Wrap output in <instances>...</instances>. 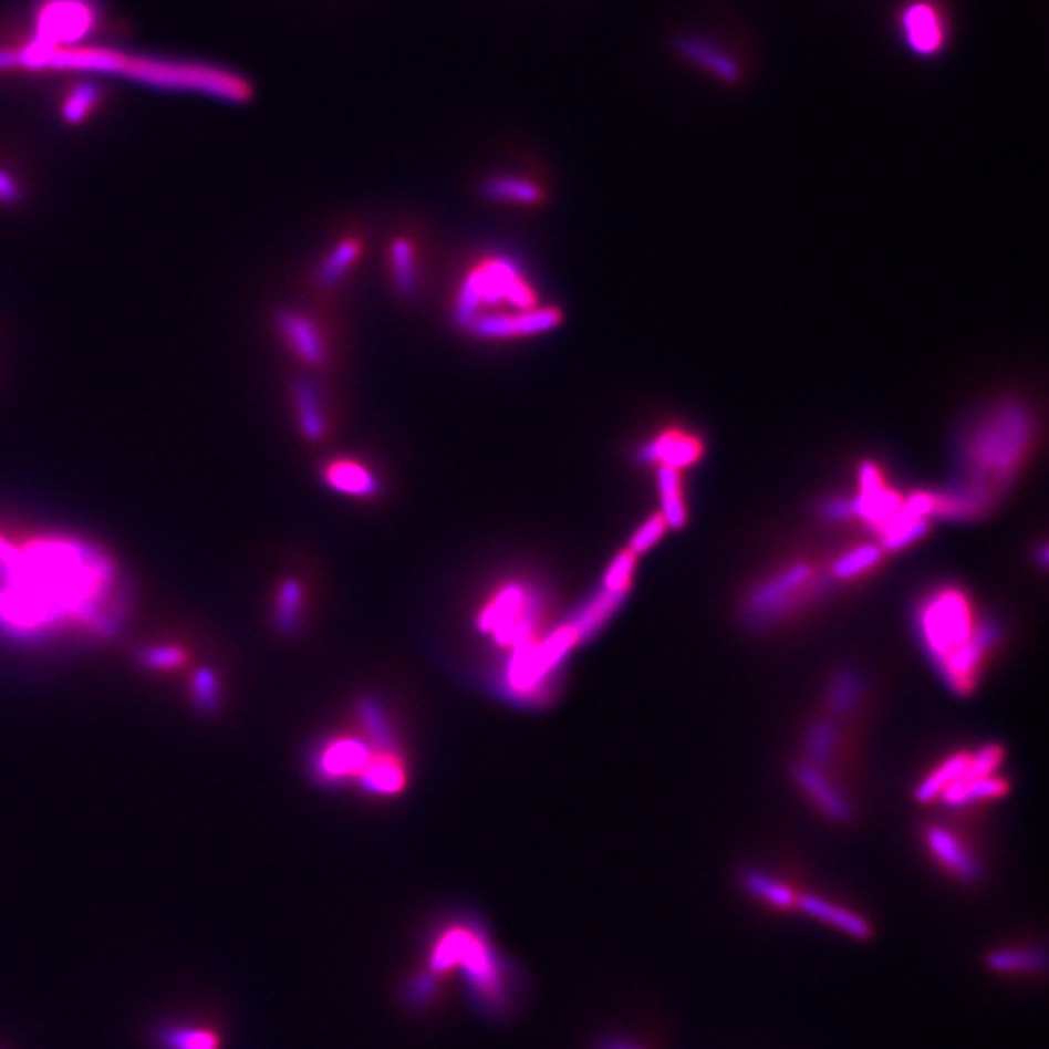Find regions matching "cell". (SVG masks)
<instances>
[{"instance_id":"obj_35","label":"cell","mask_w":1049,"mask_h":1049,"mask_svg":"<svg viewBox=\"0 0 1049 1049\" xmlns=\"http://www.w3.org/2000/svg\"><path fill=\"white\" fill-rule=\"evenodd\" d=\"M1001 748L995 747V745H986V747L979 748L976 752H972L964 778L974 779L995 776V770L1001 766Z\"/></svg>"},{"instance_id":"obj_3","label":"cell","mask_w":1049,"mask_h":1049,"mask_svg":"<svg viewBox=\"0 0 1049 1049\" xmlns=\"http://www.w3.org/2000/svg\"><path fill=\"white\" fill-rule=\"evenodd\" d=\"M542 305L539 292L519 261L508 255L478 259L463 277L454 300V321L467 331L478 318L534 310Z\"/></svg>"},{"instance_id":"obj_27","label":"cell","mask_w":1049,"mask_h":1049,"mask_svg":"<svg viewBox=\"0 0 1049 1049\" xmlns=\"http://www.w3.org/2000/svg\"><path fill=\"white\" fill-rule=\"evenodd\" d=\"M657 490H659L661 517L671 529H683L688 521V511L683 498L681 470L661 465L657 469Z\"/></svg>"},{"instance_id":"obj_23","label":"cell","mask_w":1049,"mask_h":1049,"mask_svg":"<svg viewBox=\"0 0 1049 1049\" xmlns=\"http://www.w3.org/2000/svg\"><path fill=\"white\" fill-rule=\"evenodd\" d=\"M370 756L372 750L364 740L336 739L325 748L319 766L331 778H346L350 773L360 776Z\"/></svg>"},{"instance_id":"obj_21","label":"cell","mask_w":1049,"mask_h":1049,"mask_svg":"<svg viewBox=\"0 0 1049 1049\" xmlns=\"http://www.w3.org/2000/svg\"><path fill=\"white\" fill-rule=\"evenodd\" d=\"M391 284L403 300H413L420 288V264L418 251L411 238L397 236L390 243Z\"/></svg>"},{"instance_id":"obj_4","label":"cell","mask_w":1049,"mask_h":1049,"mask_svg":"<svg viewBox=\"0 0 1049 1049\" xmlns=\"http://www.w3.org/2000/svg\"><path fill=\"white\" fill-rule=\"evenodd\" d=\"M974 624L970 603L956 589H941L927 596L915 612L917 636L937 668L970 640Z\"/></svg>"},{"instance_id":"obj_33","label":"cell","mask_w":1049,"mask_h":1049,"mask_svg":"<svg viewBox=\"0 0 1049 1049\" xmlns=\"http://www.w3.org/2000/svg\"><path fill=\"white\" fill-rule=\"evenodd\" d=\"M634 568H636V557L630 550H622L621 554L612 560V564L604 573V589L614 591V593H629Z\"/></svg>"},{"instance_id":"obj_13","label":"cell","mask_w":1049,"mask_h":1049,"mask_svg":"<svg viewBox=\"0 0 1049 1049\" xmlns=\"http://www.w3.org/2000/svg\"><path fill=\"white\" fill-rule=\"evenodd\" d=\"M321 478L331 490L352 498H374L380 492V480L366 463L352 457H334L323 465Z\"/></svg>"},{"instance_id":"obj_17","label":"cell","mask_w":1049,"mask_h":1049,"mask_svg":"<svg viewBox=\"0 0 1049 1049\" xmlns=\"http://www.w3.org/2000/svg\"><path fill=\"white\" fill-rule=\"evenodd\" d=\"M480 193L485 199L511 207H541L547 200L542 185L523 175H492L480 185Z\"/></svg>"},{"instance_id":"obj_22","label":"cell","mask_w":1049,"mask_h":1049,"mask_svg":"<svg viewBox=\"0 0 1049 1049\" xmlns=\"http://www.w3.org/2000/svg\"><path fill=\"white\" fill-rule=\"evenodd\" d=\"M902 503L904 501L900 500L899 494L886 490L881 485L871 490H861L858 498L851 500V516L865 521L874 531L883 533L884 527L899 513Z\"/></svg>"},{"instance_id":"obj_7","label":"cell","mask_w":1049,"mask_h":1049,"mask_svg":"<svg viewBox=\"0 0 1049 1049\" xmlns=\"http://www.w3.org/2000/svg\"><path fill=\"white\" fill-rule=\"evenodd\" d=\"M900 38L910 55L937 59L945 53L951 28L945 10L935 0H910L899 17Z\"/></svg>"},{"instance_id":"obj_32","label":"cell","mask_w":1049,"mask_h":1049,"mask_svg":"<svg viewBox=\"0 0 1049 1049\" xmlns=\"http://www.w3.org/2000/svg\"><path fill=\"white\" fill-rule=\"evenodd\" d=\"M835 742H838V731H835L834 725L830 721L812 724L811 729L807 731V740H804L807 764L822 770V766H827L832 755H834Z\"/></svg>"},{"instance_id":"obj_6","label":"cell","mask_w":1049,"mask_h":1049,"mask_svg":"<svg viewBox=\"0 0 1049 1049\" xmlns=\"http://www.w3.org/2000/svg\"><path fill=\"white\" fill-rule=\"evenodd\" d=\"M537 612V604L523 588L506 585L486 603L478 616V626L492 634L498 644L517 650L533 642Z\"/></svg>"},{"instance_id":"obj_5","label":"cell","mask_w":1049,"mask_h":1049,"mask_svg":"<svg viewBox=\"0 0 1049 1049\" xmlns=\"http://www.w3.org/2000/svg\"><path fill=\"white\" fill-rule=\"evenodd\" d=\"M814 583V570L807 562L787 565L786 570L758 583L742 604V619L750 629H766L801 604V596Z\"/></svg>"},{"instance_id":"obj_31","label":"cell","mask_w":1049,"mask_h":1049,"mask_svg":"<svg viewBox=\"0 0 1049 1049\" xmlns=\"http://www.w3.org/2000/svg\"><path fill=\"white\" fill-rule=\"evenodd\" d=\"M884 550L876 544H861L858 549L845 552L835 560L830 568L832 580H855L859 575L873 570L874 565L883 560Z\"/></svg>"},{"instance_id":"obj_37","label":"cell","mask_w":1049,"mask_h":1049,"mask_svg":"<svg viewBox=\"0 0 1049 1049\" xmlns=\"http://www.w3.org/2000/svg\"><path fill=\"white\" fill-rule=\"evenodd\" d=\"M0 200L14 205L20 200V187L9 174L0 172Z\"/></svg>"},{"instance_id":"obj_26","label":"cell","mask_w":1049,"mask_h":1049,"mask_svg":"<svg viewBox=\"0 0 1049 1049\" xmlns=\"http://www.w3.org/2000/svg\"><path fill=\"white\" fill-rule=\"evenodd\" d=\"M989 970L997 974H1036L1048 968L1046 953L1034 946H1010L997 948L986 956Z\"/></svg>"},{"instance_id":"obj_19","label":"cell","mask_w":1049,"mask_h":1049,"mask_svg":"<svg viewBox=\"0 0 1049 1049\" xmlns=\"http://www.w3.org/2000/svg\"><path fill=\"white\" fill-rule=\"evenodd\" d=\"M156 1049H224V1036L215 1026L166 1022L152 1030Z\"/></svg>"},{"instance_id":"obj_2","label":"cell","mask_w":1049,"mask_h":1049,"mask_svg":"<svg viewBox=\"0 0 1049 1049\" xmlns=\"http://www.w3.org/2000/svg\"><path fill=\"white\" fill-rule=\"evenodd\" d=\"M429 974L461 972L472 1001L488 1017H506L516 1001V972L501 956L488 931L475 922L446 923L428 946Z\"/></svg>"},{"instance_id":"obj_14","label":"cell","mask_w":1049,"mask_h":1049,"mask_svg":"<svg viewBox=\"0 0 1049 1049\" xmlns=\"http://www.w3.org/2000/svg\"><path fill=\"white\" fill-rule=\"evenodd\" d=\"M797 910L811 915L819 922L827 923L834 929L842 931L855 941H869L873 937V925L866 922L863 915L855 914L850 907L840 906L835 902H828L817 894H799Z\"/></svg>"},{"instance_id":"obj_25","label":"cell","mask_w":1049,"mask_h":1049,"mask_svg":"<svg viewBox=\"0 0 1049 1049\" xmlns=\"http://www.w3.org/2000/svg\"><path fill=\"white\" fill-rule=\"evenodd\" d=\"M1007 793V781L997 776L987 778H960L941 793V801L948 809H964L978 801H991Z\"/></svg>"},{"instance_id":"obj_9","label":"cell","mask_w":1049,"mask_h":1049,"mask_svg":"<svg viewBox=\"0 0 1049 1049\" xmlns=\"http://www.w3.org/2000/svg\"><path fill=\"white\" fill-rule=\"evenodd\" d=\"M1001 636L1003 624L997 619L976 622L970 640L943 661V665L937 668L938 675L953 690H970L984 657L999 644Z\"/></svg>"},{"instance_id":"obj_8","label":"cell","mask_w":1049,"mask_h":1049,"mask_svg":"<svg viewBox=\"0 0 1049 1049\" xmlns=\"http://www.w3.org/2000/svg\"><path fill=\"white\" fill-rule=\"evenodd\" d=\"M564 323V311L558 305H539L534 310L508 311L478 318L465 331L478 341L509 342L552 333Z\"/></svg>"},{"instance_id":"obj_18","label":"cell","mask_w":1049,"mask_h":1049,"mask_svg":"<svg viewBox=\"0 0 1049 1049\" xmlns=\"http://www.w3.org/2000/svg\"><path fill=\"white\" fill-rule=\"evenodd\" d=\"M676 51L686 61L714 74L716 79L724 80L727 84L740 82L742 69L739 61L709 41L699 40V38H683L676 43Z\"/></svg>"},{"instance_id":"obj_38","label":"cell","mask_w":1049,"mask_h":1049,"mask_svg":"<svg viewBox=\"0 0 1049 1049\" xmlns=\"http://www.w3.org/2000/svg\"><path fill=\"white\" fill-rule=\"evenodd\" d=\"M599 1049H644L632 1043V1041L616 1040V1038H604V1040L599 1041Z\"/></svg>"},{"instance_id":"obj_1","label":"cell","mask_w":1049,"mask_h":1049,"mask_svg":"<svg viewBox=\"0 0 1049 1049\" xmlns=\"http://www.w3.org/2000/svg\"><path fill=\"white\" fill-rule=\"evenodd\" d=\"M0 621L22 632L48 624L104 621L112 570L104 560L64 541L17 549L0 541Z\"/></svg>"},{"instance_id":"obj_36","label":"cell","mask_w":1049,"mask_h":1049,"mask_svg":"<svg viewBox=\"0 0 1049 1049\" xmlns=\"http://www.w3.org/2000/svg\"><path fill=\"white\" fill-rule=\"evenodd\" d=\"M820 516L832 523H840L845 519H851V500L848 498H828L820 503Z\"/></svg>"},{"instance_id":"obj_29","label":"cell","mask_w":1049,"mask_h":1049,"mask_svg":"<svg viewBox=\"0 0 1049 1049\" xmlns=\"http://www.w3.org/2000/svg\"><path fill=\"white\" fill-rule=\"evenodd\" d=\"M865 694V678L855 668H842L835 673L830 684L828 704L835 716H848L858 708Z\"/></svg>"},{"instance_id":"obj_11","label":"cell","mask_w":1049,"mask_h":1049,"mask_svg":"<svg viewBox=\"0 0 1049 1049\" xmlns=\"http://www.w3.org/2000/svg\"><path fill=\"white\" fill-rule=\"evenodd\" d=\"M925 840L931 855L937 859L948 873L966 883H976L982 879L984 869L979 865L978 858L951 830L945 827H929L925 832Z\"/></svg>"},{"instance_id":"obj_15","label":"cell","mask_w":1049,"mask_h":1049,"mask_svg":"<svg viewBox=\"0 0 1049 1049\" xmlns=\"http://www.w3.org/2000/svg\"><path fill=\"white\" fill-rule=\"evenodd\" d=\"M295 422L308 442H325L329 436V416L321 390L313 382L298 380L292 387Z\"/></svg>"},{"instance_id":"obj_24","label":"cell","mask_w":1049,"mask_h":1049,"mask_svg":"<svg viewBox=\"0 0 1049 1049\" xmlns=\"http://www.w3.org/2000/svg\"><path fill=\"white\" fill-rule=\"evenodd\" d=\"M740 884L750 896H755L768 906L776 910H797L799 894L789 884L779 881L773 874L766 873L762 869H755V866L745 869L740 873Z\"/></svg>"},{"instance_id":"obj_34","label":"cell","mask_w":1049,"mask_h":1049,"mask_svg":"<svg viewBox=\"0 0 1049 1049\" xmlns=\"http://www.w3.org/2000/svg\"><path fill=\"white\" fill-rule=\"evenodd\" d=\"M667 529V523L663 521L661 513L650 517L645 523L637 527L636 533L632 534L629 547L630 552H632L634 557L644 554V552L653 549V547L663 539V534H665Z\"/></svg>"},{"instance_id":"obj_30","label":"cell","mask_w":1049,"mask_h":1049,"mask_svg":"<svg viewBox=\"0 0 1049 1049\" xmlns=\"http://www.w3.org/2000/svg\"><path fill=\"white\" fill-rule=\"evenodd\" d=\"M626 593H614L609 589H603L595 599H591L585 609L580 612V616L572 622L573 629L578 630L581 640L591 636L593 632L601 629L604 622L611 619L614 611L621 606Z\"/></svg>"},{"instance_id":"obj_12","label":"cell","mask_w":1049,"mask_h":1049,"mask_svg":"<svg viewBox=\"0 0 1049 1049\" xmlns=\"http://www.w3.org/2000/svg\"><path fill=\"white\" fill-rule=\"evenodd\" d=\"M702 446L698 439L681 432H661L659 436L645 442L636 449V461L644 465H663L671 469L683 470L698 461Z\"/></svg>"},{"instance_id":"obj_20","label":"cell","mask_w":1049,"mask_h":1049,"mask_svg":"<svg viewBox=\"0 0 1049 1049\" xmlns=\"http://www.w3.org/2000/svg\"><path fill=\"white\" fill-rule=\"evenodd\" d=\"M364 255V241L354 236L339 239L319 262L315 280L323 290H334L349 279Z\"/></svg>"},{"instance_id":"obj_16","label":"cell","mask_w":1049,"mask_h":1049,"mask_svg":"<svg viewBox=\"0 0 1049 1049\" xmlns=\"http://www.w3.org/2000/svg\"><path fill=\"white\" fill-rule=\"evenodd\" d=\"M796 779L804 793L811 797L812 803L817 804L828 819L834 822H848L851 819L850 803L820 768L807 762L799 764L796 768Z\"/></svg>"},{"instance_id":"obj_10","label":"cell","mask_w":1049,"mask_h":1049,"mask_svg":"<svg viewBox=\"0 0 1049 1049\" xmlns=\"http://www.w3.org/2000/svg\"><path fill=\"white\" fill-rule=\"evenodd\" d=\"M277 331L295 359L310 367H325L329 364V342L325 331L315 319L302 311L284 310L277 313Z\"/></svg>"},{"instance_id":"obj_28","label":"cell","mask_w":1049,"mask_h":1049,"mask_svg":"<svg viewBox=\"0 0 1049 1049\" xmlns=\"http://www.w3.org/2000/svg\"><path fill=\"white\" fill-rule=\"evenodd\" d=\"M968 760H970L968 752L948 756L945 762L937 766L927 778L920 781V786L915 789L917 803L927 804L937 801L946 787L953 786L954 781L964 778L966 768H968Z\"/></svg>"}]
</instances>
